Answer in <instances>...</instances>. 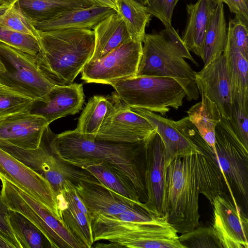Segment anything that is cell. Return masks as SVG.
<instances>
[{
    "label": "cell",
    "mask_w": 248,
    "mask_h": 248,
    "mask_svg": "<svg viewBox=\"0 0 248 248\" xmlns=\"http://www.w3.org/2000/svg\"><path fill=\"white\" fill-rule=\"evenodd\" d=\"M36 100L6 85L0 86V119L30 111Z\"/></svg>",
    "instance_id": "cell-33"
},
{
    "label": "cell",
    "mask_w": 248,
    "mask_h": 248,
    "mask_svg": "<svg viewBox=\"0 0 248 248\" xmlns=\"http://www.w3.org/2000/svg\"><path fill=\"white\" fill-rule=\"evenodd\" d=\"M92 216L94 242L107 240L131 248H184L166 214L145 221H124L101 214Z\"/></svg>",
    "instance_id": "cell-5"
},
{
    "label": "cell",
    "mask_w": 248,
    "mask_h": 248,
    "mask_svg": "<svg viewBox=\"0 0 248 248\" xmlns=\"http://www.w3.org/2000/svg\"><path fill=\"white\" fill-rule=\"evenodd\" d=\"M93 29L94 47L88 62L97 60L132 39L124 21L117 12L104 18Z\"/></svg>",
    "instance_id": "cell-25"
},
{
    "label": "cell",
    "mask_w": 248,
    "mask_h": 248,
    "mask_svg": "<svg viewBox=\"0 0 248 248\" xmlns=\"http://www.w3.org/2000/svg\"><path fill=\"white\" fill-rule=\"evenodd\" d=\"M6 71V66L3 61L0 58V73L4 72Z\"/></svg>",
    "instance_id": "cell-45"
},
{
    "label": "cell",
    "mask_w": 248,
    "mask_h": 248,
    "mask_svg": "<svg viewBox=\"0 0 248 248\" xmlns=\"http://www.w3.org/2000/svg\"><path fill=\"white\" fill-rule=\"evenodd\" d=\"M75 188L92 215L101 214L113 217L129 211L151 212L145 202L129 199L105 186L97 179L82 180Z\"/></svg>",
    "instance_id": "cell-16"
},
{
    "label": "cell",
    "mask_w": 248,
    "mask_h": 248,
    "mask_svg": "<svg viewBox=\"0 0 248 248\" xmlns=\"http://www.w3.org/2000/svg\"><path fill=\"white\" fill-rule=\"evenodd\" d=\"M195 82L199 93L214 102L221 117L229 120L232 102L230 79L224 54L204 66L200 72H195Z\"/></svg>",
    "instance_id": "cell-18"
},
{
    "label": "cell",
    "mask_w": 248,
    "mask_h": 248,
    "mask_svg": "<svg viewBox=\"0 0 248 248\" xmlns=\"http://www.w3.org/2000/svg\"><path fill=\"white\" fill-rule=\"evenodd\" d=\"M17 2L33 22L49 20L68 10L98 4L91 0H19Z\"/></svg>",
    "instance_id": "cell-28"
},
{
    "label": "cell",
    "mask_w": 248,
    "mask_h": 248,
    "mask_svg": "<svg viewBox=\"0 0 248 248\" xmlns=\"http://www.w3.org/2000/svg\"><path fill=\"white\" fill-rule=\"evenodd\" d=\"M9 221L21 248H51L43 233L21 213L10 209Z\"/></svg>",
    "instance_id": "cell-32"
},
{
    "label": "cell",
    "mask_w": 248,
    "mask_h": 248,
    "mask_svg": "<svg viewBox=\"0 0 248 248\" xmlns=\"http://www.w3.org/2000/svg\"><path fill=\"white\" fill-rule=\"evenodd\" d=\"M201 97V101L193 105L186 113L191 122L215 155V130L222 117L214 102L204 95Z\"/></svg>",
    "instance_id": "cell-29"
},
{
    "label": "cell",
    "mask_w": 248,
    "mask_h": 248,
    "mask_svg": "<svg viewBox=\"0 0 248 248\" xmlns=\"http://www.w3.org/2000/svg\"><path fill=\"white\" fill-rule=\"evenodd\" d=\"M17 2L0 14V26L38 39V31L33 22L22 11Z\"/></svg>",
    "instance_id": "cell-34"
},
{
    "label": "cell",
    "mask_w": 248,
    "mask_h": 248,
    "mask_svg": "<svg viewBox=\"0 0 248 248\" xmlns=\"http://www.w3.org/2000/svg\"><path fill=\"white\" fill-rule=\"evenodd\" d=\"M113 105L110 96H93L81 113L75 130L86 138L94 139Z\"/></svg>",
    "instance_id": "cell-30"
},
{
    "label": "cell",
    "mask_w": 248,
    "mask_h": 248,
    "mask_svg": "<svg viewBox=\"0 0 248 248\" xmlns=\"http://www.w3.org/2000/svg\"><path fill=\"white\" fill-rule=\"evenodd\" d=\"M215 0L216 2H217V3L218 2H219V1H222V0Z\"/></svg>",
    "instance_id": "cell-48"
},
{
    "label": "cell",
    "mask_w": 248,
    "mask_h": 248,
    "mask_svg": "<svg viewBox=\"0 0 248 248\" xmlns=\"http://www.w3.org/2000/svg\"><path fill=\"white\" fill-rule=\"evenodd\" d=\"M53 132L49 126L44 131L39 147L25 149L11 145L8 153L43 176L56 195L67 184L76 186L80 181L96 179L88 171L60 159L51 150L50 141Z\"/></svg>",
    "instance_id": "cell-7"
},
{
    "label": "cell",
    "mask_w": 248,
    "mask_h": 248,
    "mask_svg": "<svg viewBox=\"0 0 248 248\" xmlns=\"http://www.w3.org/2000/svg\"><path fill=\"white\" fill-rule=\"evenodd\" d=\"M84 102L82 84L55 85L42 101H36L30 111L43 116L50 124L59 118L78 113Z\"/></svg>",
    "instance_id": "cell-21"
},
{
    "label": "cell",
    "mask_w": 248,
    "mask_h": 248,
    "mask_svg": "<svg viewBox=\"0 0 248 248\" xmlns=\"http://www.w3.org/2000/svg\"><path fill=\"white\" fill-rule=\"evenodd\" d=\"M137 2L140 3L143 6H146L148 2V0H134Z\"/></svg>",
    "instance_id": "cell-46"
},
{
    "label": "cell",
    "mask_w": 248,
    "mask_h": 248,
    "mask_svg": "<svg viewBox=\"0 0 248 248\" xmlns=\"http://www.w3.org/2000/svg\"><path fill=\"white\" fill-rule=\"evenodd\" d=\"M0 58L10 66L5 72L0 73V82L36 101H42L56 85L39 69L36 56L0 43Z\"/></svg>",
    "instance_id": "cell-11"
},
{
    "label": "cell",
    "mask_w": 248,
    "mask_h": 248,
    "mask_svg": "<svg viewBox=\"0 0 248 248\" xmlns=\"http://www.w3.org/2000/svg\"><path fill=\"white\" fill-rule=\"evenodd\" d=\"M49 124L30 111L0 119V140L25 149L37 148Z\"/></svg>",
    "instance_id": "cell-20"
},
{
    "label": "cell",
    "mask_w": 248,
    "mask_h": 248,
    "mask_svg": "<svg viewBox=\"0 0 248 248\" xmlns=\"http://www.w3.org/2000/svg\"><path fill=\"white\" fill-rule=\"evenodd\" d=\"M120 100L126 106L143 108L164 116L170 108L178 109L183 104L185 92L170 78L134 76L110 81Z\"/></svg>",
    "instance_id": "cell-6"
},
{
    "label": "cell",
    "mask_w": 248,
    "mask_h": 248,
    "mask_svg": "<svg viewBox=\"0 0 248 248\" xmlns=\"http://www.w3.org/2000/svg\"><path fill=\"white\" fill-rule=\"evenodd\" d=\"M142 49V42L130 39L97 60L88 62L81 71V79L107 84L136 76Z\"/></svg>",
    "instance_id": "cell-12"
},
{
    "label": "cell",
    "mask_w": 248,
    "mask_h": 248,
    "mask_svg": "<svg viewBox=\"0 0 248 248\" xmlns=\"http://www.w3.org/2000/svg\"></svg>",
    "instance_id": "cell-50"
},
{
    "label": "cell",
    "mask_w": 248,
    "mask_h": 248,
    "mask_svg": "<svg viewBox=\"0 0 248 248\" xmlns=\"http://www.w3.org/2000/svg\"><path fill=\"white\" fill-rule=\"evenodd\" d=\"M227 41L223 2L219 1L211 16L203 39L201 54L204 66L219 57Z\"/></svg>",
    "instance_id": "cell-27"
},
{
    "label": "cell",
    "mask_w": 248,
    "mask_h": 248,
    "mask_svg": "<svg viewBox=\"0 0 248 248\" xmlns=\"http://www.w3.org/2000/svg\"><path fill=\"white\" fill-rule=\"evenodd\" d=\"M75 185H66L57 195L61 221L86 248L93 247L92 216L77 193Z\"/></svg>",
    "instance_id": "cell-19"
},
{
    "label": "cell",
    "mask_w": 248,
    "mask_h": 248,
    "mask_svg": "<svg viewBox=\"0 0 248 248\" xmlns=\"http://www.w3.org/2000/svg\"><path fill=\"white\" fill-rule=\"evenodd\" d=\"M94 1L95 3L105 6L110 7H111L116 11V7L115 4H114L111 0H91Z\"/></svg>",
    "instance_id": "cell-44"
},
{
    "label": "cell",
    "mask_w": 248,
    "mask_h": 248,
    "mask_svg": "<svg viewBox=\"0 0 248 248\" xmlns=\"http://www.w3.org/2000/svg\"><path fill=\"white\" fill-rule=\"evenodd\" d=\"M0 175L41 202L62 222L56 194L47 181L0 148Z\"/></svg>",
    "instance_id": "cell-14"
},
{
    "label": "cell",
    "mask_w": 248,
    "mask_h": 248,
    "mask_svg": "<svg viewBox=\"0 0 248 248\" xmlns=\"http://www.w3.org/2000/svg\"><path fill=\"white\" fill-rule=\"evenodd\" d=\"M185 59L198 66L172 26L159 32L145 34L136 76L173 78L184 89L187 100H196L199 93L195 82L196 72Z\"/></svg>",
    "instance_id": "cell-4"
},
{
    "label": "cell",
    "mask_w": 248,
    "mask_h": 248,
    "mask_svg": "<svg viewBox=\"0 0 248 248\" xmlns=\"http://www.w3.org/2000/svg\"><path fill=\"white\" fill-rule=\"evenodd\" d=\"M179 0H148L147 11L159 19L165 26H171L172 16L174 8Z\"/></svg>",
    "instance_id": "cell-38"
},
{
    "label": "cell",
    "mask_w": 248,
    "mask_h": 248,
    "mask_svg": "<svg viewBox=\"0 0 248 248\" xmlns=\"http://www.w3.org/2000/svg\"><path fill=\"white\" fill-rule=\"evenodd\" d=\"M115 9L99 4L71 9L62 12L53 18L41 22H33L39 31L65 29H93Z\"/></svg>",
    "instance_id": "cell-22"
},
{
    "label": "cell",
    "mask_w": 248,
    "mask_h": 248,
    "mask_svg": "<svg viewBox=\"0 0 248 248\" xmlns=\"http://www.w3.org/2000/svg\"><path fill=\"white\" fill-rule=\"evenodd\" d=\"M5 85L0 82V86Z\"/></svg>",
    "instance_id": "cell-49"
},
{
    "label": "cell",
    "mask_w": 248,
    "mask_h": 248,
    "mask_svg": "<svg viewBox=\"0 0 248 248\" xmlns=\"http://www.w3.org/2000/svg\"><path fill=\"white\" fill-rule=\"evenodd\" d=\"M76 167L88 171L114 191L133 201L141 202L139 192L130 178L110 163L103 160L90 161Z\"/></svg>",
    "instance_id": "cell-26"
},
{
    "label": "cell",
    "mask_w": 248,
    "mask_h": 248,
    "mask_svg": "<svg viewBox=\"0 0 248 248\" xmlns=\"http://www.w3.org/2000/svg\"><path fill=\"white\" fill-rule=\"evenodd\" d=\"M110 97L113 107L94 139L125 143L146 141L155 132L149 122L124 104L115 92Z\"/></svg>",
    "instance_id": "cell-13"
},
{
    "label": "cell",
    "mask_w": 248,
    "mask_h": 248,
    "mask_svg": "<svg viewBox=\"0 0 248 248\" xmlns=\"http://www.w3.org/2000/svg\"><path fill=\"white\" fill-rule=\"evenodd\" d=\"M10 209L0 193V234L11 242L16 248H21L9 221Z\"/></svg>",
    "instance_id": "cell-40"
},
{
    "label": "cell",
    "mask_w": 248,
    "mask_h": 248,
    "mask_svg": "<svg viewBox=\"0 0 248 248\" xmlns=\"http://www.w3.org/2000/svg\"><path fill=\"white\" fill-rule=\"evenodd\" d=\"M217 2L214 0H198L186 5V24L182 40L189 51L200 56L204 37L212 13Z\"/></svg>",
    "instance_id": "cell-23"
},
{
    "label": "cell",
    "mask_w": 248,
    "mask_h": 248,
    "mask_svg": "<svg viewBox=\"0 0 248 248\" xmlns=\"http://www.w3.org/2000/svg\"><path fill=\"white\" fill-rule=\"evenodd\" d=\"M215 155L233 202L238 207L232 189L246 205L248 197V150L232 130L229 120L221 117L215 130Z\"/></svg>",
    "instance_id": "cell-9"
},
{
    "label": "cell",
    "mask_w": 248,
    "mask_h": 248,
    "mask_svg": "<svg viewBox=\"0 0 248 248\" xmlns=\"http://www.w3.org/2000/svg\"><path fill=\"white\" fill-rule=\"evenodd\" d=\"M226 3L231 13L241 18L248 24V0H222Z\"/></svg>",
    "instance_id": "cell-41"
},
{
    "label": "cell",
    "mask_w": 248,
    "mask_h": 248,
    "mask_svg": "<svg viewBox=\"0 0 248 248\" xmlns=\"http://www.w3.org/2000/svg\"><path fill=\"white\" fill-rule=\"evenodd\" d=\"M19 0H0V14L16 3Z\"/></svg>",
    "instance_id": "cell-42"
},
{
    "label": "cell",
    "mask_w": 248,
    "mask_h": 248,
    "mask_svg": "<svg viewBox=\"0 0 248 248\" xmlns=\"http://www.w3.org/2000/svg\"><path fill=\"white\" fill-rule=\"evenodd\" d=\"M111 0L115 5L117 0Z\"/></svg>",
    "instance_id": "cell-47"
},
{
    "label": "cell",
    "mask_w": 248,
    "mask_h": 248,
    "mask_svg": "<svg viewBox=\"0 0 248 248\" xmlns=\"http://www.w3.org/2000/svg\"><path fill=\"white\" fill-rule=\"evenodd\" d=\"M184 248H222L212 226L196 227L179 236Z\"/></svg>",
    "instance_id": "cell-35"
},
{
    "label": "cell",
    "mask_w": 248,
    "mask_h": 248,
    "mask_svg": "<svg viewBox=\"0 0 248 248\" xmlns=\"http://www.w3.org/2000/svg\"><path fill=\"white\" fill-rule=\"evenodd\" d=\"M38 34L36 60L39 69L54 85L73 83L93 54V31L65 29L38 31Z\"/></svg>",
    "instance_id": "cell-3"
},
{
    "label": "cell",
    "mask_w": 248,
    "mask_h": 248,
    "mask_svg": "<svg viewBox=\"0 0 248 248\" xmlns=\"http://www.w3.org/2000/svg\"><path fill=\"white\" fill-rule=\"evenodd\" d=\"M165 168L166 214L177 232L183 233L199 225V194L212 205L214 197L223 193V175L208 144L202 153L176 157Z\"/></svg>",
    "instance_id": "cell-1"
},
{
    "label": "cell",
    "mask_w": 248,
    "mask_h": 248,
    "mask_svg": "<svg viewBox=\"0 0 248 248\" xmlns=\"http://www.w3.org/2000/svg\"><path fill=\"white\" fill-rule=\"evenodd\" d=\"M227 33L233 39L245 58L248 60V24L241 18L235 16L229 21Z\"/></svg>",
    "instance_id": "cell-39"
},
{
    "label": "cell",
    "mask_w": 248,
    "mask_h": 248,
    "mask_svg": "<svg viewBox=\"0 0 248 248\" xmlns=\"http://www.w3.org/2000/svg\"><path fill=\"white\" fill-rule=\"evenodd\" d=\"M230 125L238 139L248 150V109L241 108L233 102Z\"/></svg>",
    "instance_id": "cell-37"
},
{
    "label": "cell",
    "mask_w": 248,
    "mask_h": 248,
    "mask_svg": "<svg viewBox=\"0 0 248 248\" xmlns=\"http://www.w3.org/2000/svg\"><path fill=\"white\" fill-rule=\"evenodd\" d=\"M164 144L155 132L146 141L144 181L149 210L157 217L166 215V181Z\"/></svg>",
    "instance_id": "cell-15"
},
{
    "label": "cell",
    "mask_w": 248,
    "mask_h": 248,
    "mask_svg": "<svg viewBox=\"0 0 248 248\" xmlns=\"http://www.w3.org/2000/svg\"><path fill=\"white\" fill-rule=\"evenodd\" d=\"M146 141L125 143L96 140L86 138L74 130L58 135L53 133L50 147L60 159L75 166L90 161L110 163L130 178L141 201L145 202Z\"/></svg>",
    "instance_id": "cell-2"
},
{
    "label": "cell",
    "mask_w": 248,
    "mask_h": 248,
    "mask_svg": "<svg viewBox=\"0 0 248 248\" xmlns=\"http://www.w3.org/2000/svg\"><path fill=\"white\" fill-rule=\"evenodd\" d=\"M1 194L10 210L26 217L43 233L51 248H83L51 212L41 202L0 175Z\"/></svg>",
    "instance_id": "cell-8"
},
{
    "label": "cell",
    "mask_w": 248,
    "mask_h": 248,
    "mask_svg": "<svg viewBox=\"0 0 248 248\" xmlns=\"http://www.w3.org/2000/svg\"><path fill=\"white\" fill-rule=\"evenodd\" d=\"M16 248L15 246L6 238L0 234V248Z\"/></svg>",
    "instance_id": "cell-43"
},
{
    "label": "cell",
    "mask_w": 248,
    "mask_h": 248,
    "mask_svg": "<svg viewBox=\"0 0 248 248\" xmlns=\"http://www.w3.org/2000/svg\"><path fill=\"white\" fill-rule=\"evenodd\" d=\"M0 43L36 56L40 50L37 38L0 26Z\"/></svg>",
    "instance_id": "cell-36"
},
{
    "label": "cell",
    "mask_w": 248,
    "mask_h": 248,
    "mask_svg": "<svg viewBox=\"0 0 248 248\" xmlns=\"http://www.w3.org/2000/svg\"><path fill=\"white\" fill-rule=\"evenodd\" d=\"M115 5L131 38L142 42L152 16L146 6L134 0H117Z\"/></svg>",
    "instance_id": "cell-31"
},
{
    "label": "cell",
    "mask_w": 248,
    "mask_h": 248,
    "mask_svg": "<svg viewBox=\"0 0 248 248\" xmlns=\"http://www.w3.org/2000/svg\"><path fill=\"white\" fill-rule=\"evenodd\" d=\"M129 107L145 118L160 136L165 148V167L176 157L202 153L207 143L188 116L173 121L143 108Z\"/></svg>",
    "instance_id": "cell-10"
},
{
    "label": "cell",
    "mask_w": 248,
    "mask_h": 248,
    "mask_svg": "<svg viewBox=\"0 0 248 248\" xmlns=\"http://www.w3.org/2000/svg\"><path fill=\"white\" fill-rule=\"evenodd\" d=\"M213 228L222 248H248V221L240 208L224 193L212 202Z\"/></svg>",
    "instance_id": "cell-17"
},
{
    "label": "cell",
    "mask_w": 248,
    "mask_h": 248,
    "mask_svg": "<svg viewBox=\"0 0 248 248\" xmlns=\"http://www.w3.org/2000/svg\"><path fill=\"white\" fill-rule=\"evenodd\" d=\"M223 54L226 58L230 79L232 102L237 103L243 109H248V60L228 33Z\"/></svg>",
    "instance_id": "cell-24"
}]
</instances>
